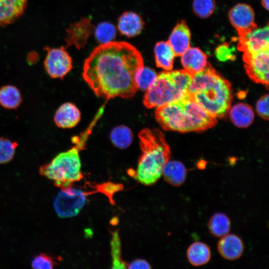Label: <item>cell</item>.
Segmentation results:
<instances>
[{"mask_svg":"<svg viewBox=\"0 0 269 269\" xmlns=\"http://www.w3.org/2000/svg\"><path fill=\"white\" fill-rule=\"evenodd\" d=\"M157 76V74L154 70L143 66L135 78L138 89L143 91L147 90L153 84Z\"/></svg>","mask_w":269,"mask_h":269,"instance_id":"26","label":"cell"},{"mask_svg":"<svg viewBox=\"0 0 269 269\" xmlns=\"http://www.w3.org/2000/svg\"><path fill=\"white\" fill-rule=\"evenodd\" d=\"M162 175L171 185L179 186L185 182L187 170L184 165L177 160H168L164 165Z\"/></svg>","mask_w":269,"mask_h":269,"instance_id":"20","label":"cell"},{"mask_svg":"<svg viewBox=\"0 0 269 269\" xmlns=\"http://www.w3.org/2000/svg\"><path fill=\"white\" fill-rule=\"evenodd\" d=\"M269 95L262 96L257 102L256 111L258 115L262 118L268 119L269 118Z\"/></svg>","mask_w":269,"mask_h":269,"instance_id":"34","label":"cell"},{"mask_svg":"<svg viewBox=\"0 0 269 269\" xmlns=\"http://www.w3.org/2000/svg\"><path fill=\"white\" fill-rule=\"evenodd\" d=\"M27 0H0V26L13 22L24 11Z\"/></svg>","mask_w":269,"mask_h":269,"instance_id":"16","label":"cell"},{"mask_svg":"<svg viewBox=\"0 0 269 269\" xmlns=\"http://www.w3.org/2000/svg\"><path fill=\"white\" fill-rule=\"evenodd\" d=\"M17 145L15 142L0 137V164L8 163L13 159Z\"/></svg>","mask_w":269,"mask_h":269,"instance_id":"29","label":"cell"},{"mask_svg":"<svg viewBox=\"0 0 269 269\" xmlns=\"http://www.w3.org/2000/svg\"><path fill=\"white\" fill-rule=\"evenodd\" d=\"M144 66L141 53L126 42L103 44L86 59L82 76L98 97L129 99L136 94L135 78Z\"/></svg>","mask_w":269,"mask_h":269,"instance_id":"1","label":"cell"},{"mask_svg":"<svg viewBox=\"0 0 269 269\" xmlns=\"http://www.w3.org/2000/svg\"><path fill=\"white\" fill-rule=\"evenodd\" d=\"M231 225L230 219L222 213H217L212 215L208 223L210 233L218 238L228 234L231 229Z\"/></svg>","mask_w":269,"mask_h":269,"instance_id":"24","label":"cell"},{"mask_svg":"<svg viewBox=\"0 0 269 269\" xmlns=\"http://www.w3.org/2000/svg\"><path fill=\"white\" fill-rule=\"evenodd\" d=\"M44 67L52 78H63L72 69L71 57L63 48H48Z\"/></svg>","mask_w":269,"mask_h":269,"instance_id":"9","label":"cell"},{"mask_svg":"<svg viewBox=\"0 0 269 269\" xmlns=\"http://www.w3.org/2000/svg\"><path fill=\"white\" fill-rule=\"evenodd\" d=\"M133 134L128 127L121 125L114 128L110 133V139L113 145L120 148L126 149L132 143Z\"/></svg>","mask_w":269,"mask_h":269,"instance_id":"25","label":"cell"},{"mask_svg":"<svg viewBox=\"0 0 269 269\" xmlns=\"http://www.w3.org/2000/svg\"><path fill=\"white\" fill-rule=\"evenodd\" d=\"M122 185L107 182L96 186L97 192H100L106 195L111 203H114L113 196L114 193L122 189Z\"/></svg>","mask_w":269,"mask_h":269,"instance_id":"32","label":"cell"},{"mask_svg":"<svg viewBox=\"0 0 269 269\" xmlns=\"http://www.w3.org/2000/svg\"><path fill=\"white\" fill-rule=\"evenodd\" d=\"M91 32L90 20L85 18L73 24L67 30L66 41L67 45L74 44L77 48L84 46Z\"/></svg>","mask_w":269,"mask_h":269,"instance_id":"17","label":"cell"},{"mask_svg":"<svg viewBox=\"0 0 269 269\" xmlns=\"http://www.w3.org/2000/svg\"><path fill=\"white\" fill-rule=\"evenodd\" d=\"M95 35L97 41L101 44L112 41L115 38L116 30L115 26L108 22L99 23L97 26Z\"/></svg>","mask_w":269,"mask_h":269,"instance_id":"28","label":"cell"},{"mask_svg":"<svg viewBox=\"0 0 269 269\" xmlns=\"http://www.w3.org/2000/svg\"><path fill=\"white\" fill-rule=\"evenodd\" d=\"M218 251L224 259L234 261L240 258L244 251V243L234 234H227L221 237L217 245Z\"/></svg>","mask_w":269,"mask_h":269,"instance_id":"12","label":"cell"},{"mask_svg":"<svg viewBox=\"0 0 269 269\" xmlns=\"http://www.w3.org/2000/svg\"><path fill=\"white\" fill-rule=\"evenodd\" d=\"M215 8L214 0H194L193 2L194 12L201 18L209 17L213 12Z\"/></svg>","mask_w":269,"mask_h":269,"instance_id":"30","label":"cell"},{"mask_svg":"<svg viewBox=\"0 0 269 269\" xmlns=\"http://www.w3.org/2000/svg\"><path fill=\"white\" fill-rule=\"evenodd\" d=\"M190 38L189 29L181 20L174 28L167 41L176 56H181L190 47Z\"/></svg>","mask_w":269,"mask_h":269,"instance_id":"13","label":"cell"},{"mask_svg":"<svg viewBox=\"0 0 269 269\" xmlns=\"http://www.w3.org/2000/svg\"><path fill=\"white\" fill-rule=\"evenodd\" d=\"M103 113L100 109L86 131L72 138L74 145L69 150L57 155L49 163L39 169L41 175L52 180L54 185L62 189L71 186L83 178L79 152L85 146L96 123Z\"/></svg>","mask_w":269,"mask_h":269,"instance_id":"5","label":"cell"},{"mask_svg":"<svg viewBox=\"0 0 269 269\" xmlns=\"http://www.w3.org/2000/svg\"><path fill=\"white\" fill-rule=\"evenodd\" d=\"M262 4L267 10L269 9V0H262Z\"/></svg>","mask_w":269,"mask_h":269,"instance_id":"36","label":"cell"},{"mask_svg":"<svg viewBox=\"0 0 269 269\" xmlns=\"http://www.w3.org/2000/svg\"><path fill=\"white\" fill-rule=\"evenodd\" d=\"M81 113L73 103L63 104L56 111L54 120L57 127L69 129L75 127L80 121Z\"/></svg>","mask_w":269,"mask_h":269,"instance_id":"14","label":"cell"},{"mask_svg":"<svg viewBox=\"0 0 269 269\" xmlns=\"http://www.w3.org/2000/svg\"><path fill=\"white\" fill-rule=\"evenodd\" d=\"M186 255L191 265L198 267L207 264L210 261L211 252L207 245L202 242H196L188 247Z\"/></svg>","mask_w":269,"mask_h":269,"instance_id":"21","label":"cell"},{"mask_svg":"<svg viewBox=\"0 0 269 269\" xmlns=\"http://www.w3.org/2000/svg\"><path fill=\"white\" fill-rule=\"evenodd\" d=\"M138 136L141 153L134 177L141 183L150 185L160 178L164 165L169 160V146L159 130L145 128Z\"/></svg>","mask_w":269,"mask_h":269,"instance_id":"4","label":"cell"},{"mask_svg":"<svg viewBox=\"0 0 269 269\" xmlns=\"http://www.w3.org/2000/svg\"><path fill=\"white\" fill-rule=\"evenodd\" d=\"M33 269H51L57 265L55 259L45 254H40L35 256L31 262Z\"/></svg>","mask_w":269,"mask_h":269,"instance_id":"31","label":"cell"},{"mask_svg":"<svg viewBox=\"0 0 269 269\" xmlns=\"http://www.w3.org/2000/svg\"><path fill=\"white\" fill-rule=\"evenodd\" d=\"M269 34L268 25L239 34L238 49L245 53L269 49Z\"/></svg>","mask_w":269,"mask_h":269,"instance_id":"10","label":"cell"},{"mask_svg":"<svg viewBox=\"0 0 269 269\" xmlns=\"http://www.w3.org/2000/svg\"><path fill=\"white\" fill-rule=\"evenodd\" d=\"M229 17L232 25L238 35L257 28L255 22V14L252 7L248 4L239 3L229 11Z\"/></svg>","mask_w":269,"mask_h":269,"instance_id":"11","label":"cell"},{"mask_svg":"<svg viewBox=\"0 0 269 269\" xmlns=\"http://www.w3.org/2000/svg\"><path fill=\"white\" fill-rule=\"evenodd\" d=\"M228 112L231 121L239 128L249 127L254 120L255 114L253 108L245 103H240L230 107Z\"/></svg>","mask_w":269,"mask_h":269,"instance_id":"19","label":"cell"},{"mask_svg":"<svg viewBox=\"0 0 269 269\" xmlns=\"http://www.w3.org/2000/svg\"><path fill=\"white\" fill-rule=\"evenodd\" d=\"M112 268L125 269L128 265L122 260L121 245L118 231L113 233L111 242Z\"/></svg>","mask_w":269,"mask_h":269,"instance_id":"27","label":"cell"},{"mask_svg":"<svg viewBox=\"0 0 269 269\" xmlns=\"http://www.w3.org/2000/svg\"><path fill=\"white\" fill-rule=\"evenodd\" d=\"M181 56L184 70L192 75L203 70L208 64L206 54L198 48L189 47Z\"/></svg>","mask_w":269,"mask_h":269,"instance_id":"15","label":"cell"},{"mask_svg":"<svg viewBox=\"0 0 269 269\" xmlns=\"http://www.w3.org/2000/svg\"><path fill=\"white\" fill-rule=\"evenodd\" d=\"M233 49L229 45L224 43L218 46L215 51L217 58L221 61H226L228 60H233L235 58Z\"/></svg>","mask_w":269,"mask_h":269,"instance_id":"33","label":"cell"},{"mask_svg":"<svg viewBox=\"0 0 269 269\" xmlns=\"http://www.w3.org/2000/svg\"><path fill=\"white\" fill-rule=\"evenodd\" d=\"M155 117L164 130L181 133L203 131L217 123V118L202 108L189 94L156 108Z\"/></svg>","mask_w":269,"mask_h":269,"instance_id":"3","label":"cell"},{"mask_svg":"<svg viewBox=\"0 0 269 269\" xmlns=\"http://www.w3.org/2000/svg\"><path fill=\"white\" fill-rule=\"evenodd\" d=\"M188 93L216 118L224 117L231 107L232 93L230 83L209 63L203 70L192 75Z\"/></svg>","mask_w":269,"mask_h":269,"instance_id":"2","label":"cell"},{"mask_svg":"<svg viewBox=\"0 0 269 269\" xmlns=\"http://www.w3.org/2000/svg\"><path fill=\"white\" fill-rule=\"evenodd\" d=\"M143 25L141 18L133 12H126L118 19V28L119 31L129 37L139 34Z\"/></svg>","mask_w":269,"mask_h":269,"instance_id":"18","label":"cell"},{"mask_svg":"<svg viewBox=\"0 0 269 269\" xmlns=\"http://www.w3.org/2000/svg\"><path fill=\"white\" fill-rule=\"evenodd\" d=\"M87 193L71 186L62 188L54 199V209L61 218L76 216L86 202Z\"/></svg>","mask_w":269,"mask_h":269,"instance_id":"7","label":"cell"},{"mask_svg":"<svg viewBox=\"0 0 269 269\" xmlns=\"http://www.w3.org/2000/svg\"><path fill=\"white\" fill-rule=\"evenodd\" d=\"M22 102L19 90L13 85H5L0 88V105L7 109H15Z\"/></svg>","mask_w":269,"mask_h":269,"instance_id":"23","label":"cell"},{"mask_svg":"<svg viewBox=\"0 0 269 269\" xmlns=\"http://www.w3.org/2000/svg\"><path fill=\"white\" fill-rule=\"evenodd\" d=\"M155 63L158 67L165 71L172 70L176 56L167 41L157 42L154 47Z\"/></svg>","mask_w":269,"mask_h":269,"instance_id":"22","label":"cell"},{"mask_svg":"<svg viewBox=\"0 0 269 269\" xmlns=\"http://www.w3.org/2000/svg\"><path fill=\"white\" fill-rule=\"evenodd\" d=\"M192 75L184 70L165 71L157 74L145 91L143 103L148 109L157 108L180 100L189 94Z\"/></svg>","mask_w":269,"mask_h":269,"instance_id":"6","label":"cell"},{"mask_svg":"<svg viewBox=\"0 0 269 269\" xmlns=\"http://www.w3.org/2000/svg\"><path fill=\"white\" fill-rule=\"evenodd\" d=\"M127 268L129 269H150V265L145 260L142 259H137L129 265H128Z\"/></svg>","mask_w":269,"mask_h":269,"instance_id":"35","label":"cell"},{"mask_svg":"<svg viewBox=\"0 0 269 269\" xmlns=\"http://www.w3.org/2000/svg\"><path fill=\"white\" fill-rule=\"evenodd\" d=\"M269 49L253 53H244L243 60L247 73L255 82L269 85Z\"/></svg>","mask_w":269,"mask_h":269,"instance_id":"8","label":"cell"}]
</instances>
